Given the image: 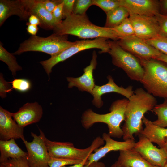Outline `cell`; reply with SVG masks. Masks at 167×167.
Instances as JSON below:
<instances>
[{
	"label": "cell",
	"instance_id": "obj_1",
	"mask_svg": "<svg viewBox=\"0 0 167 167\" xmlns=\"http://www.w3.org/2000/svg\"><path fill=\"white\" fill-rule=\"evenodd\" d=\"M155 96L142 88H137L128 99L125 113V122L122 129L124 140H134L143 129L142 119L148 111L152 110L157 105Z\"/></svg>",
	"mask_w": 167,
	"mask_h": 167
},
{
	"label": "cell",
	"instance_id": "obj_2",
	"mask_svg": "<svg viewBox=\"0 0 167 167\" xmlns=\"http://www.w3.org/2000/svg\"><path fill=\"white\" fill-rule=\"evenodd\" d=\"M58 35H71L84 39L104 38L114 41L120 40L112 29L97 26L92 23L86 14L80 15L72 13L53 30Z\"/></svg>",
	"mask_w": 167,
	"mask_h": 167
},
{
	"label": "cell",
	"instance_id": "obj_3",
	"mask_svg": "<svg viewBox=\"0 0 167 167\" xmlns=\"http://www.w3.org/2000/svg\"><path fill=\"white\" fill-rule=\"evenodd\" d=\"M128 99L124 98L114 101L111 105L109 113L100 114L88 109L83 113L81 122L86 129L91 127L94 124L103 123L107 125L108 134L111 137L120 138L123 132L120 125L125 121V113Z\"/></svg>",
	"mask_w": 167,
	"mask_h": 167
},
{
	"label": "cell",
	"instance_id": "obj_4",
	"mask_svg": "<svg viewBox=\"0 0 167 167\" xmlns=\"http://www.w3.org/2000/svg\"><path fill=\"white\" fill-rule=\"evenodd\" d=\"M144 70L140 82L154 96L167 99V63L155 59L139 60Z\"/></svg>",
	"mask_w": 167,
	"mask_h": 167
},
{
	"label": "cell",
	"instance_id": "obj_5",
	"mask_svg": "<svg viewBox=\"0 0 167 167\" xmlns=\"http://www.w3.org/2000/svg\"><path fill=\"white\" fill-rule=\"evenodd\" d=\"M74 42L68 40L67 35H58L53 33L46 37L31 36L21 43L18 50L13 54L19 55L27 52H40L53 57L71 46Z\"/></svg>",
	"mask_w": 167,
	"mask_h": 167
},
{
	"label": "cell",
	"instance_id": "obj_6",
	"mask_svg": "<svg viewBox=\"0 0 167 167\" xmlns=\"http://www.w3.org/2000/svg\"><path fill=\"white\" fill-rule=\"evenodd\" d=\"M45 142L50 157L82 161L103 145L105 141L102 137H97L89 146L84 149L76 148L71 142L52 141L46 137Z\"/></svg>",
	"mask_w": 167,
	"mask_h": 167
},
{
	"label": "cell",
	"instance_id": "obj_7",
	"mask_svg": "<svg viewBox=\"0 0 167 167\" xmlns=\"http://www.w3.org/2000/svg\"><path fill=\"white\" fill-rule=\"evenodd\" d=\"M107 39L98 38L93 40H84L75 41L74 44L56 56L40 62L48 76L53 67L60 62L64 61L75 54L85 50L96 48L101 50L100 53H109L110 46Z\"/></svg>",
	"mask_w": 167,
	"mask_h": 167
},
{
	"label": "cell",
	"instance_id": "obj_8",
	"mask_svg": "<svg viewBox=\"0 0 167 167\" xmlns=\"http://www.w3.org/2000/svg\"><path fill=\"white\" fill-rule=\"evenodd\" d=\"M110 50L109 53L113 64L122 69L132 80L140 81L144 74V70L139 60L125 51L115 41H109Z\"/></svg>",
	"mask_w": 167,
	"mask_h": 167
},
{
	"label": "cell",
	"instance_id": "obj_9",
	"mask_svg": "<svg viewBox=\"0 0 167 167\" xmlns=\"http://www.w3.org/2000/svg\"><path fill=\"white\" fill-rule=\"evenodd\" d=\"M40 135L31 132L32 141L23 142L27 151L26 158L31 167H49L48 162L50 156L45 142L46 137L43 131L39 129Z\"/></svg>",
	"mask_w": 167,
	"mask_h": 167
},
{
	"label": "cell",
	"instance_id": "obj_10",
	"mask_svg": "<svg viewBox=\"0 0 167 167\" xmlns=\"http://www.w3.org/2000/svg\"><path fill=\"white\" fill-rule=\"evenodd\" d=\"M116 41L123 49L139 60L156 59L162 53L145 40L135 36L126 37Z\"/></svg>",
	"mask_w": 167,
	"mask_h": 167
},
{
	"label": "cell",
	"instance_id": "obj_11",
	"mask_svg": "<svg viewBox=\"0 0 167 167\" xmlns=\"http://www.w3.org/2000/svg\"><path fill=\"white\" fill-rule=\"evenodd\" d=\"M139 139L134 149L151 164L164 167L167 162V152L165 148H158L148 139L139 134Z\"/></svg>",
	"mask_w": 167,
	"mask_h": 167
},
{
	"label": "cell",
	"instance_id": "obj_12",
	"mask_svg": "<svg viewBox=\"0 0 167 167\" xmlns=\"http://www.w3.org/2000/svg\"><path fill=\"white\" fill-rule=\"evenodd\" d=\"M129 18L135 36L146 40L160 36L159 26L155 16L130 15Z\"/></svg>",
	"mask_w": 167,
	"mask_h": 167
},
{
	"label": "cell",
	"instance_id": "obj_13",
	"mask_svg": "<svg viewBox=\"0 0 167 167\" xmlns=\"http://www.w3.org/2000/svg\"><path fill=\"white\" fill-rule=\"evenodd\" d=\"M102 138L105 142V145L96 149L95 152L89 155L84 167H88L92 163L98 161L110 152L132 149L135 143L134 140L131 139L123 141L114 140L108 133H106L103 134Z\"/></svg>",
	"mask_w": 167,
	"mask_h": 167
},
{
	"label": "cell",
	"instance_id": "obj_14",
	"mask_svg": "<svg viewBox=\"0 0 167 167\" xmlns=\"http://www.w3.org/2000/svg\"><path fill=\"white\" fill-rule=\"evenodd\" d=\"M12 113L0 106V140L21 139L26 140L24 134V128L20 126L12 118Z\"/></svg>",
	"mask_w": 167,
	"mask_h": 167
},
{
	"label": "cell",
	"instance_id": "obj_15",
	"mask_svg": "<svg viewBox=\"0 0 167 167\" xmlns=\"http://www.w3.org/2000/svg\"><path fill=\"white\" fill-rule=\"evenodd\" d=\"M107 78L108 82L107 84L101 86L95 85L92 92V95L93 98L92 102L97 108H101L103 105L101 96L104 94L114 92L129 99L134 92L132 86H129L126 88H124L118 85L111 76L108 75Z\"/></svg>",
	"mask_w": 167,
	"mask_h": 167
},
{
	"label": "cell",
	"instance_id": "obj_16",
	"mask_svg": "<svg viewBox=\"0 0 167 167\" xmlns=\"http://www.w3.org/2000/svg\"><path fill=\"white\" fill-rule=\"evenodd\" d=\"M43 114L41 106L37 102L27 103L15 113H12L13 119L20 127L38 122Z\"/></svg>",
	"mask_w": 167,
	"mask_h": 167
},
{
	"label": "cell",
	"instance_id": "obj_17",
	"mask_svg": "<svg viewBox=\"0 0 167 167\" xmlns=\"http://www.w3.org/2000/svg\"><path fill=\"white\" fill-rule=\"evenodd\" d=\"M97 55L95 51L92 54V59L90 64L84 70V73L80 77L76 78L67 77L68 82V88H71L75 87L80 91H86L92 94L95 86L93 76L94 70L97 65Z\"/></svg>",
	"mask_w": 167,
	"mask_h": 167
},
{
	"label": "cell",
	"instance_id": "obj_18",
	"mask_svg": "<svg viewBox=\"0 0 167 167\" xmlns=\"http://www.w3.org/2000/svg\"><path fill=\"white\" fill-rule=\"evenodd\" d=\"M120 6L126 8L130 15L155 16L159 13V0H119Z\"/></svg>",
	"mask_w": 167,
	"mask_h": 167
},
{
	"label": "cell",
	"instance_id": "obj_19",
	"mask_svg": "<svg viewBox=\"0 0 167 167\" xmlns=\"http://www.w3.org/2000/svg\"><path fill=\"white\" fill-rule=\"evenodd\" d=\"M27 11L30 15L36 16L41 22L40 26L47 30H53L57 25L52 13L47 11L41 0H22Z\"/></svg>",
	"mask_w": 167,
	"mask_h": 167
},
{
	"label": "cell",
	"instance_id": "obj_20",
	"mask_svg": "<svg viewBox=\"0 0 167 167\" xmlns=\"http://www.w3.org/2000/svg\"><path fill=\"white\" fill-rule=\"evenodd\" d=\"M15 15L21 20L27 21L31 15L22 0H0V26L9 17Z\"/></svg>",
	"mask_w": 167,
	"mask_h": 167
},
{
	"label": "cell",
	"instance_id": "obj_21",
	"mask_svg": "<svg viewBox=\"0 0 167 167\" xmlns=\"http://www.w3.org/2000/svg\"><path fill=\"white\" fill-rule=\"evenodd\" d=\"M142 121L145 127L139 134L147 138L152 142L157 144L160 148H165V140L167 138V128L155 125L145 116Z\"/></svg>",
	"mask_w": 167,
	"mask_h": 167
},
{
	"label": "cell",
	"instance_id": "obj_22",
	"mask_svg": "<svg viewBox=\"0 0 167 167\" xmlns=\"http://www.w3.org/2000/svg\"><path fill=\"white\" fill-rule=\"evenodd\" d=\"M117 161L122 167H159L150 163L134 148L120 151Z\"/></svg>",
	"mask_w": 167,
	"mask_h": 167
},
{
	"label": "cell",
	"instance_id": "obj_23",
	"mask_svg": "<svg viewBox=\"0 0 167 167\" xmlns=\"http://www.w3.org/2000/svg\"><path fill=\"white\" fill-rule=\"evenodd\" d=\"M0 163H2L9 159L26 158L28 153L23 151L17 144L15 139L0 140Z\"/></svg>",
	"mask_w": 167,
	"mask_h": 167
},
{
	"label": "cell",
	"instance_id": "obj_24",
	"mask_svg": "<svg viewBox=\"0 0 167 167\" xmlns=\"http://www.w3.org/2000/svg\"><path fill=\"white\" fill-rule=\"evenodd\" d=\"M104 27L113 28L121 24L130 15L127 10L122 6H119L107 13Z\"/></svg>",
	"mask_w": 167,
	"mask_h": 167
},
{
	"label": "cell",
	"instance_id": "obj_25",
	"mask_svg": "<svg viewBox=\"0 0 167 167\" xmlns=\"http://www.w3.org/2000/svg\"><path fill=\"white\" fill-rule=\"evenodd\" d=\"M0 60L6 64L12 75L15 76L18 71L22 70V67L18 63L16 58L13 53L8 52L0 42Z\"/></svg>",
	"mask_w": 167,
	"mask_h": 167
},
{
	"label": "cell",
	"instance_id": "obj_26",
	"mask_svg": "<svg viewBox=\"0 0 167 167\" xmlns=\"http://www.w3.org/2000/svg\"><path fill=\"white\" fill-rule=\"evenodd\" d=\"M152 110L157 116L153 123L160 127L167 128V99H165L162 103L156 105Z\"/></svg>",
	"mask_w": 167,
	"mask_h": 167
},
{
	"label": "cell",
	"instance_id": "obj_27",
	"mask_svg": "<svg viewBox=\"0 0 167 167\" xmlns=\"http://www.w3.org/2000/svg\"><path fill=\"white\" fill-rule=\"evenodd\" d=\"M112 29L120 39L135 36L134 29L129 18L126 19L118 26Z\"/></svg>",
	"mask_w": 167,
	"mask_h": 167
},
{
	"label": "cell",
	"instance_id": "obj_28",
	"mask_svg": "<svg viewBox=\"0 0 167 167\" xmlns=\"http://www.w3.org/2000/svg\"><path fill=\"white\" fill-rule=\"evenodd\" d=\"M93 5L99 7L106 14L120 6L119 0H93Z\"/></svg>",
	"mask_w": 167,
	"mask_h": 167
},
{
	"label": "cell",
	"instance_id": "obj_29",
	"mask_svg": "<svg viewBox=\"0 0 167 167\" xmlns=\"http://www.w3.org/2000/svg\"><path fill=\"white\" fill-rule=\"evenodd\" d=\"M9 82L11 84L12 90L14 89L20 92H26L31 87V82L26 79H16Z\"/></svg>",
	"mask_w": 167,
	"mask_h": 167
},
{
	"label": "cell",
	"instance_id": "obj_30",
	"mask_svg": "<svg viewBox=\"0 0 167 167\" xmlns=\"http://www.w3.org/2000/svg\"><path fill=\"white\" fill-rule=\"evenodd\" d=\"M92 5L93 0H75L73 13L80 15L85 14L87 9Z\"/></svg>",
	"mask_w": 167,
	"mask_h": 167
},
{
	"label": "cell",
	"instance_id": "obj_31",
	"mask_svg": "<svg viewBox=\"0 0 167 167\" xmlns=\"http://www.w3.org/2000/svg\"><path fill=\"white\" fill-rule=\"evenodd\" d=\"M82 161L66 158H57L50 157L48 162L49 167H62L68 165H73Z\"/></svg>",
	"mask_w": 167,
	"mask_h": 167
},
{
	"label": "cell",
	"instance_id": "obj_32",
	"mask_svg": "<svg viewBox=\"0 0 167 167\" xmlns=\"http://www.w3.org/2000/svg\"><path fill=\"white\" fill-rule=\"evenodd\" d=\"M146 41L162 53L167 55V38L160 36Z\"/></svg>",
	"mask_w": 167,
	"mask_h": 167
},
{
	"label": "cell",
	"instance_id": "obj_33",
	"mask_svg": "<svg viewBox=\"0 0 167 167\" xmlns=\"http://www.w3.org/2000/svg\"><path fill=\"white\" fill-rule=\"evenodd\" d=\"M0 164L6 167H31L26 157L9 159L6 161Z\"/></svg>",
	"mask_w": 167,
	"mask_h": 167
},
{
	"label": "cell",
	"instance_id": "obj_34",
	"mask_svg": "<svg viewBox=\"0 0 167 167\" xmlns=\"http://www.w3.org/2000/svg\"><path fill=\"white\" fill-rule=\"evenodd\" d=\"M155 17L159 26L160 36L167 38V16L158 13Z\"/></svg>",
	"mask_w": 167,
	"mask_h": 167
},
{
	"label": "cell",
	"instance_id": "obj_35",
	"mask_svg": "<svg viewBox=\"0 0 167 167\" xmlns=\"http://www.w3.org/2000/svg\"><path fill=\"white\" fill-rule=\"evenodd\" d=\"M12 91L9 82L5 80L2 73L0 74V96L2 98L6 97L7 93Z\"/></svg>",
	"mask_w": 167,
	"mask_h": 167
},
{
	"label": "cell",
	"instance_id": "obj_36",
	"mask_svg": "<svg viewBox=\"0 0 167 167\" xmlns=\"http://www.w3.org/2000/svg\"><path fill=\"white\" fill-rule=\"evenodd\" d=\"M75 1V0H62L63 19H65L73 13Z\"/></svg>",
	"mask_w": 167,
	"mask_h": 167
},
{
	"label": "cell",
	"instance_id": "obj_37",
	"mask_svg": "<svg viewBox=\"0 0 167 167\" xmlns=\"http://www.w3.org/2000/svg\"><path fill=\"white\" fill-rule=\"evenodd\" d=\"M63 3L62 2L54 8L52 13L57 25L60 24L63 19Z\"/></svg>",
	"mask_w": 167,
	"mask_h": 167
},
{
	"label": "cell",
	"instance_id": "obj_38",
	"mask_svg": "<svg viewBox=\"0 0 167 167\" xmlns=\"http://www.w3.org/2000/svg\"><path fill=\"white\" fill-rule=\"evenodd\" d=\"M41 1L46 9L52 13L55 7L62 2V0H41Z\"/></svg>",
	"mask_w": 167,
	"mask_h": 167
},
{
	"label": "cell",
	"instance_id": "obj_39",
	"mask_svg": "<svg viewBox=\"0 0 167 167\" xmlns=\"http://www.w3.org/2000/svg\"><path fill=\"white\" fill-rule=\"evenodd\" d=\"M159 13L162 15L167 16V0H160Z\"/></svg>",
	"mask_w": 167,
	"mask_h": 167
},
{
	"label": "cell",
	"instance_id": "obj_40",
	"mask_svg": "<svg viewBox=\"0 0 167 167\" xmlns=\"http://www.w3.org/2000/svg\"><path fill=\"white\" fill-rule=\"evenodd\" d=\"M26 24L27 26L26 30L28 33L32 36L36 35L39 29L37 26L30 24L28 22Z\"/></svg>",
	"mask_w": 167,
	"mask_h": 167
},
{
	"label": "cell",
	"instance_id": "obj_41",
	"mask_svg": "<svg viewBox=\"0 0 167 167\" xmlns=\"http://www.w3.org/2000/svg\"><path fill=\"white\" fill-rule=\"evenodd\" d=\"M28 23L30 24L36 25H41V22L39 19L36 16L31 15L28 19Z\"/></svg>",
	"mask_w": 167,
	"mask_h": 167
},
{
	"label": "cell",
	"instance_id": "obj_42",
	"mask_svg": "<svg viewBox=\"0 0 167 167\" xmlns=\"http://www.w3.org/2000/svg\"><path fill=\"white\" fill-rule=\"evenodd\" d=\"M88 158L83 160L79 163L75 164L71 166H64L62 167H84L87 160Z\"/></svg>",
	"mask_w": 167,
	"mask_h": 167
},
{
	"label": "cell",
	"instance_id": "obj_43",
	"mask_svg": "<svg viewBox=\"0 0 167 167\" xmlns=\"http://www.w3.org/2000/svg\"><path fill=\"white\" fill-rule=\"evenodd\" d=\"M88 167H106V166L104 163L97 161L92 163Z\"/></svg>",
	"mask_w": 167,
	"mask_h": 167
},
{
	"label": "cell",
	"instance_id": "obj_44",
	"mask_svg": "<svg viewBox=\"0 0 167 167\" xmlns=\"http://www.w3.org/2000/svg\"><path fill=\"white\" fill-rule=\"evenodd\" d=\"M156 59L163 61L167 63V54L161 53L160 55Z\"/></svg>",
	"mask_w": 167,
	"mask_h": 167
},
{
	"label": "cell",
	"instance_id": "obj_45",
	"mask_svg": "<svg viewBox=\"0 0 167 167\" xmlns=\"http://www.w3.org/2000/svg\"><path fill=\"white\" fill-rule=\"evenodd\" d=\"M111 167H122L118 163L117 161L115 162L111 166Z\"/></svg>",
	"mask_w": 167,
	"mask_h": 167
},
{
	"label": "cell",
	"instance_id": "obj_46",
	"mask_svg": "<svg viewBox=\"0 0 167 167\" xmlns=\"http://www.w3.org/2000/svg\"><path fill=\"white\" fill-rule=\"evenodd\" d=\"M165 148L167 152V138L165 140Z\"/></svg>",
	"mask_w": 167,
	"mask_h": 167
},
{
	"label": "cell",
	"instance_id": "obj_47",
	"mask_svg": "<svg viewBox=\"0 0 167 167\" xmlns=\"http://www.w3.org/2000/svg\"><path fill=\"white\" fill-rule=\"evenodd\" d=\"M0 167H6L4 165L2 164H0Z\"/></svg>",
	"mask_w": 167,
	"mask_h": 167
},
{
	"label": "cell",
	"instance_id": "obj_48",
	"mask_svg": "<svg viewBox=\"0 0 167 167\" xmlns=\"http://www.w3.org/2000/svg\"><path fill=\"white\" fill-rule=\"evenodd\" d=\"M164 167H167V162Z\"/></svg>",
	"mask_w": 167,
	"mask_h": 167
}]
</instances>
